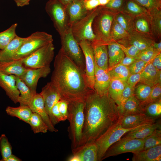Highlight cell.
<instances>
[{"instance_id": "52a82bcc", "label": "cell", "mask_w": 161, "mask_h": 161, "mask_svg": "<svg viewBox=\"0 0 161 161\" xmlns=\"http://www.w3.org/2000/svg\"><path fill=\"white\" fill-rule=\"evenodd\" d=\"M45 9L55 28L61 36L70 28L66 6L58 0H49Z\"/></svg>"}, {"instance_id": "b9f144b4", "label": "cell", "mask_w": 161, "mask_h": 161, "mask_svg": "<svg viewBox=\"0 0 161 161\" xmlns=\"http://www.w3.org/2000/svg\"><path fill=\"white\" fill-rule=\"evenodd\" d=\"M151 24L153 32L157 35L161 33V12L160 9L150 13Z\"/></svg>"}, {"instance_id": "8d00e7d4", "label": "cell", "mask_w": 161, "mask_h": 161, "mask_svg": "<svg viewBox=\"0 0 161 161\" xmlns=\"http://www.w3.org/2000/svg\"><path fill=\"white\" fill-rule=\"evenodd\" d=\"M144 113L151 118L156 119L161 115V98L148 104L144 109Z\"/></svg>"}, {"instance_id": "cb8c5ba5", "label": "cell", "mask_w": 161, "mask_h": 161, "mask_svg": "<svg viewBox=\"0 0 161 161\" xmlns=\"http://www.w3.org/2000/svg\"><path fill=\"white\" fill-rule=\"evenodd\" d=\"M72 151L80 161H97V149L95 143L80 147Z\"/></svg>"}, {"instance_id": "7c38bea8", "label": "cell", "mask_w": 161, "mask_h": 161, "mask_svg": "<svg viewBox=\"0 0 161 161\" xmlns=\"http://www.w3.org/2000/svg\"><path fill=\"white\" fill-rule=\"evenodd\" d=\"M79 44L84 57L85 74L86 81L89 88L94 90L96 63L91 42L87 40H83L79 42Z\"/></svg>"}, {"instance_id": "ffe728a7", "label": "cell", "mask_w": 161, "mask_h": 161, "mask_svg": "<svg viewBox=\"0 0 161 161\" xmlns=\"http://www.w3.org/2000/svg\"><path fill=\"white\" fill-rule=\"evenodd\" d=\"M155 120L144 113L129 114L122 116L120 124L123 128H131L143 124L153 123Z\"/></svg>"}, {"instance_id": "30bf717a", "label": "cell", "mask_w": 161, "mask_h": 161, "mask_svg": "<svg viewBox=\"0 0 161 161\" xmlns=\"http://www.w3.org/2000/svg\"><path fill=\"white\" fill-rule=\"evenodd\" d=\"M54 49L52 42L49 43L23 59V65L26 68L30 69L50 65L54 57Z\"/></svg>"}, {"instance_id": "8fae6325", "label": "cell", "mask_w": 161, "mask_h": 161, "mask_svg": "<svg viewBox=\"0 0 161 161\" xmlns=\"http://www.w3.org/2000/svg\"><path fill=\"white\" fill-rule=\"evenodd\" d=\"M143 139H121L111 145L106 151L102 159L128 152L136 153L143 149Z\"/></svg>"}, {"instance_id": "484cf974", "label": "cell", "mask_w": 161, "mask_h": 161, "mask_svg": "<svg viewBox=\"0 0 161 161\" xmlns=\"http://www.w3.org/2000/svg\"><path fill=\"white\" fill-rule=\"evenodd\" d=\"M159 128H161L160 120L128 132L124 135L121 139H144Z\"/></svg>"}, {"instance_id": "1f68e13d", "label": "cell", "mask_w": 161, "mask_h": 161, "mask_svg": "<svg viewBox=\"0 0 161 161\" xmlns=\"http://www.w3.org/2000/svg\"><path fill=\"white\" fill-rule=\"evenodd\" d=\"M141 113H144L141 101L133 95L125 102L122 116Z\"/></svg>"}, {"instance_id": "680465c9", "label": "cell", "mask_w": 161, "mask_h": 161, "mask_svg": "<svg viewBox=\"0 0 161 161\" xmlns=\"http://www.w3.org/2000/svg\"><path fill=\"white\" fill-rule=\"evenodd\" d=\"M136 60V59L135 58H132L126 56L123 58L119 64L126 66H129Z\"/></svg>"}, {"instance_id": "f5cc1de1", "label": "cell", "mask_w": 161, "mask_h": 161, "mask_svg": "<svg viewBox=\"0 0 161 161\" xmlns=\"http://www.w3.org/2000/svg\"><path fill=\"white\" fill-rule=\"evenodd\" d=\"M117 22L128 33L131 32L128 21L123 14L120 13L115 18Z\"/></svg>"}, {"instance_id": "c3c4849f", "label": "cell", "mask_w": 161, "mask_h": 161, "mask_svg": "<svg viewBox=\"0 0 161 161\" xmlns=\"http://www.w3.org/2000/svg\"><path fill=\"white\" fill-rule=\"evenodd\" d=\"M148 64L139 59H136L128 67L130 74L140 73Z\"/></svg>"}, {"instance_id": "83f0119b", "label": "cell", "mask_w": 161, "mask_h": 161, "mask_svg": "<svg viewBox=\"0 0 161 161\" xmlns=\"http://www.w3.org/2000/svg\"><path fill=\"white\" fill-rule=\"evenodd\" d=\"M106 44L109 58L108 69H109L119 64L125 57V54L117 43L111 41Z\"/></svg>"}, {"instance_id": "816d5d0a", "label": "cell", "mask_w": 161, "mask_h": 161, "mask_svg": "<svg viewBox=\"0 0 161 161\" xmlns=\"http://www.w3.org/2000/svg\"><path fill=\"white\" fill-rule=\"evenodd\" d=\"M68 104L67 101L62 99H60L58 102L59 111L64 121L67 119L68 118Z\"/></svg>"}, {"instance_id": "7a4b0ae2", "label": "cell", "mask_w": 161, "mask_h": 161, "mask_svg": "<svg viewBox=\"0 0 161 161\" xmlns=\"http://www.w3.org/2000/svg\"><path fill=\"white\" fill-rule=\"evenodd\" d=\"M51 82L61 99L68 103L85 101L93 91L88 85L85 72L65 53L61 48L56 56Z\"/></svg>"}, {"instance_id": "836d02e7", "label": "cell", "mask_w": 161, "mask_h": 161, "mask_svg": "<svg viewBox=\"0 0 161 161\" xmlns=\"http://www.w3.org/2000/svg\"><path fill=\"white\" fill-rule=\"evenodd\" d=\"M111 79H116L126 82L130 75L128 66L118 64L107 70Z\"/></svg>"}, {"instance_id": "7402d4cb", "label": "cell", "mask_w": 161, "mask_h": 161, "mask_svg": "<svg viewBox=\"0 0 161 161\" xmlns=\"http://www.w3.org/2000/svg\"><path fill=\"white\" fill-rule=\"evenodd\" d=\"M161 70L155 68L150 63L148 64L140 73L139 82L145 84L151 87L161 83Z\"/></svg>"}, {"instance_id": "ac0fdd59", "label": "cell", "mask_w": 161, "mask_h": 161, "mask_svg": "<svg viewBox=\"0 0 161 161\" xmlns=\"http://www.w3.org/2000/svg\"><path fill=\"white\" fill-rule=\"evenodd\" d=\"M95 75L94 91L100 95L108 93L111 78L108 71L100 68L95 63Z\"/></svg>"}, {"instance_id": "be15d7a7", "label": "cell", "mask_w": 161, "mask_h": 161, "mask_svg": "<svg viewBox=\"0 0 161 161\" xmlns=\"http://www.w3.org/2000/svg\"><path fill=\"white\" fill-rule=\"evenodd\" d=\"M67 160L69 161H80L78 157L74 155H73L72 156L70 157Z\"/></svg>"}, {"instance_id": "94428289", "label": "cell", "mask_w": 161, "mask_h": 161, "mask_svg": "<svg viewBox=\"0 0 161 161\" xmlns=\"http://www.w3.org/2000/svg\"><path fill=\"white\" fill-rule=\"evenodd\" d=\"M22 160L16 156L12 154L10 157H9L5 161H21Z\"/></svg>"}, {"instance_id": "6da1fadb", "label": "cell", "mask_w": 161, "mask_h": 161, "mask_svg": "<svg viewBox=\"0 0 161 161\" xmlns=\"http://www.w3.org/2000/svg\"><path fill=\"white\" fill-rule=\"evenodd\" d=\"M84 114L80 147L94 143L122 116L118 106L108 93L100 95L94 91L85 101Z\"/></svg>"}, {"instance_id": "74e56055", "label": "cell", "mask_w": 161, "mask_h": 161, "mask_svg": "<svg viewBox=\"0 0 161 161\" xmlns=\"http://www.w3.org/2000/svg\"><path fill=\"white\" fill-rule=\"evenodd\" d=\"M144 147L143 150L161 144V128L156 129L152 134L144 139Z\"/></svg>"}, {"instance_id": "60d3db41", "label": "cell", "mask_w": 161, "mask_h": 161, "mask_svg": "<svg viewBox=\"0 0 161 161\" xmlns=\"http://www.w3.org/2000/svg\"><path fill=\"white\" fill-rule=\"evenodd\" d=\"M152 45L145 49L141 51L135 58L136 59L142 60L148 64L151 63L154 58L160 53Z\"/></svg>"}, {"instance_id": "ee69618b", "label": "cell", "mask_w": 161, "mask_h": 161, "mask_svg": "<svg viewBox=\"0 0 161 161\" xmlns=\"http://www.w3.org/2000/svg\"><path fill=\"white\" fill-rule=\"evenodd\" d=\"M161 83H159L152 87L151 92L148 98L144 101H141V105L144 110L148 104L161 98Z\"/></svg>"}, {"instance_id": "e0dca14e", "label": "cell", "mask_w": 161, "mask_h": 161, "mask_svg": "<svg viewBox=\"0 0 161 161\" xmlns=\"http://www.w3.org/2000/svg\"><path fill=\"white\" fill-rule=\"evenodd\" d=\"M96 64L101 69L107 70L109 68V58L107 44L95 40L91 42Z\"/></svg>"}, {"instance_id": "6f0895ef", "label": "cell", "mask_w": 161, "mask_h": 161, "mask_svg": "<svg viewBox=\"0 0 161 161\" xmlns=\"http://www.w3.org/2000/svg\"><path fill=\"white\" fill-rule=\"evenodd\" d=\"M151 63L156 69L158 70L161 69V53L157 55L153 60Z\"/></svg>"}, {"instance_id": "9a60e30c", "label": "cell", "mask_w": 161, "mask_h": 161, "mask_svg": "<svg viewBox=\"0 0 161 161\" xmlns=\"http://www.w3.org/2000/svg\"><path fill=\"white\" fill-rule=\"evenodd\" d=\"M28 106L32 112L37 113L42 118L48 127V131L52 132L58 131L52 123L46 110L44 101L40 93H36L34 95Z\"/></svg>"}, {"instance_id": "603a6c76", "label": "cell", "mask_w": 161, "mask_h": 161, "mask_svg": "<svg viewBox=\"0 0 161 161\" xmlns=\"http://www.w3.org/2000/svg\"><path fill=\"white\" fill-rule=\"evenodd\" d=\"M16 35L15 38L3 49L0 50V62L13 60V57L27 39Z\"/></svg>"}, {"instance_id": "4316f807", "label": "cell", "mask_w": 161, "mask_h": 161, "mask_svg": "<svg viewBox=\"0 0 161 161\" xmlns=\"http://www.w3.org/2000/svg\"><path fill=\"white\" fill-rule=\"evenodd\" d=\"M124 38L126 39L125 44L123 45L134 46L140 51L152 45L154 42L150 39L136 32H130L128 36Z\"/></svg>"}, {"instance_id": "f6af8a7d", "label": "cell", "mask_w": 161, "mask_h": 161, "mask_svg": "<svg viewBox=\"0 0 161 161\" xmlns=\"http://www.w3.org/2000/svg\"><path fill=\"white\" fill-rule=\"evenodd\" d=\"M145 9L148 12L151 13L160 9L161 0H133Z\"/></svg>"}, {"instance_id": "ba28073f", "label": "cell", "mask_w": 161, "mask_h": 161, "mask_svg": "<svg viewBox=\"0 0 161 161\" xmlns=\"http://www.w3.org/2000/svg\"><path fill=\"white\" fill-rule=\"evenodd\" d=\"M27 38L14 56L13 60L23 59L53 41L52 36L44 32H35Z\"/></svg>"}, {"instance_id": "5bb4252c", "label": "cell", "mask_w": 161, "mask_h": 161, "mask_svg": "<svg viewBox=\"0 0 161 161\" xmlns=\"http://www.w3.org/2000/svg\"><path fill=\"white\" fill-rule=\"evenodd\" d=\"M50 65L37 69L27 68L19 78L33 91L36 92L39 79L45 78L50 73Z\"/></svg>"}, {"instance_id": "d4e9b609", "label": "cell", "mask_w": 161, "mask_h": 161, "mask_svg": "<svg viewBox=\"0 0 161 161\" xmlns=\"http://www.w3.org/2000/svg\"><path fill=\"white\" fill-rule=\"evenodd\" d=\"M133 154L132 161H160L161 144Z\"/></svg>"}, {"instance_id": "44dd1931", "label": "cell", "mask_w": 161, "mask_h": 161, "mask_svg": "<svg viewBox=\"0 0 161 161\" xmlns=\"http://www.w3.org/2000/svg\"><path fill=\"white\" fill-rule=\"evenodd\" d=\"M23 59H13L0 62V72L6 75H13L20 77L27 69L23 65Z\"/></svg>"}, {"instance_id": "5b68a950", "label": "cell", "mask_w": 161, "mask_h": 161, "mask_svg": "<svg viewBox=\"0 0 161 161\" xmlns=\"http://www.w3.org/2000/svg\"><path fill=\"white\" fill-rule=\"evenodd\" d=\"M112 10L100 6L99 12L94 18L92 24V28L96 36V40L106 43L111 41L110 32L114 19Z\"/></svg>"}, {"instance_id": "e575fe53", "label": "cell", "mask_w": 161, "mask_h": 161, "mask_svg": "<svg viewBox=\"0 0 161 161\" xmlns=\"http://www.w3.org/2000/svg\"><path fill=\"white\" fill-rule=\"evenodd\" d=\"M17 23L12 24L4 31L0 32V49L4 48L16 37Z\"/></svg>"}, {"instance_id": "11a10c76", "label": "cell", "mask_w": 161, "mask_h": 161, "mask_svg": "<svg viewBox=\"0 0 161 161\" xmlns=\"http://www.w3.org/2000/svg\"><path fill=\"white\" fill-rule=\"evenodd\" d=\"M84 4L86 10H92L100 6L98 0H83Z\"/></svg>"}, {"instance_id": "f35d334b", "label": "cell", "mask_w": 161, "mask_h": 161, "mask_svg": "<svg viewBox=\"0 0 161 161\" xmlns=\"http://www.w3.org/2000/svg\"><path fill=\"white\" fill-rule=\"evenodd\" d=\"M12 146L4 134L0 137V151L2 159L0 161H5L12 153Z\"/></svg>"}, {"instance_id": "d6a6232c", "label": "cell", "mask_w": 161, "mask_h": 161, "mask_svg": "<svg viewBox=\"0 0 161 161\" xmlns=\"http://www.w3.org/2000/svg\"><path fill=\"white\" fill-rule=\"evenodd\" d=\"M28 124L35 134L46 133L48 130V127L42 118L35 113H32Z\"/></svg>"}, {"instance_id": "2e32d148", "label": "cell", "mask_w": 161, "mask_h": 161, "mask_svg": "<svg viewBox=\"0 0 161 161\" xmlns=\"http://www.w3.org/2000/svg\"><path fill=\"white\" fill-rule=\"evenodd\" d=\"M16 76L7 75L0 72V86L15 103H18L20 92L16 84Z\"/></svg>"}, {"instance_id": "ab89813d", "label": "cell", "mask_w": 161, "mask_h": 161, "mask_svg": "<svg viewBox=\"0 0 161 161\" xmlns=\"http://www.w3.org/2000/svg\"><path fill=\"white\" fill-rule=\"evenodd\" d=\"M152 88L150 86L141 83L134 87V95L140 101H144L149 97Z\"/></svg>"}, {"instance_id": "91938a15", "label": "cell", "mask_w": 161, "mask_h": 161, "mask_svg": "<svg viewBox=\"0 0 161 161\" xmlns=\"http://www.w3.org/2000/svg\"><path fill=\"white\" fill-rule=\"evenodd\" d=\"M18 7H22L29 4L31 0H13Z\"/></svg>"}, {"instance_id": "9f6ffc18", "label": "cell", "mask_w": 161, "mask_h": 161, "mask_svg": "<svg viewBox=\"0 0 161 161\" xmlns=\"http://www.w3.org/2000/svg\"><path fill=\"white\" fill-rule=\"evenodd\" d=\"M51 113L53 116L59 123L61 121H64L59 111L58 102L55 104L52 107L51 109Z\"/></svg>"}, {"instance_id": "03108f58", "label": "cell", "mask_w": 161, "mask_h": 161, "mask_svg": "<svg viewBox=\"0 0 161 161\" xmlns=\"http://www.w3.org/2000/svg\"><path fill=\"white\" fill-rule=\"evenodd\" d=\"M62 4L66 6L73 0H58Z\"/></svg>"}, {"instance_id": "7bdbcfd3", "label": "cell", "mask_w": 161, "mask_h": 161, "mask_svg": "<svg viewBox=\"0 0 161 161\" xmlns=\"http://www.w3.org/2000/svg\"><path fill=\"white\" fill-rule=\"evenodd\" d=\"M124 7L126 11L136 15H141L148 12L145 9L133 0H126Z\"/></svg>"}, {"instance_id": "bcb514c9", "label": "cell", "mask_w": 161, "mask_h": 161, "mask_svg": "<svg viewBox=\"0 0 161 161\" xmlns=\"http://www.w3.org/2000/svg\"><path fill=\"white\" fill-rule=\"evenodd\" d=\"M136 29L139 32L148 33L150 31L148 20L144 16H139L136 19L134 23Z\"/></svg>"}, {"instance_id": "4dcf8cb0", "label": "cell", "mask_w": 161, "mask_h": 161, "mask_svg": "<svg viewBox=\"0 0 161 161\" xmlns=\"http://www.w3.org/2000/svg\"><path fill=\"white\" fill-rule=\"evenodd\" d=\"M127 83L116 79H111L108 93L118 106L120 104L121 94Z\"/></svg>"}, {"instance_id": "3957f363", "label": "cell", "mask_w": 161, "mask_h": 161, "mask_svg": "<svg viewBox=\"0 0 161 161\" xmlns=\"http://www.w3.org/2000/svg\"><path fill=\"white\" fill-rule=\"evenodd\" d=\"M85 101H79L68 104L67 119L69 123L68 131L72 151L79 147L82 140L84 123V109Z\"/></svg>"}, {"instance_id": "d590c367", "label": "cell", "mask_w": 161, "mask_h": 161, "mask_svg": "<svg viewBox=\"0 0 161 161\" xmlns=\"http://www.w3.org/2000/svg\"><path fill=\"white\" fill-rule=\"evenodd\" d=\"M128 35L129 33L117 22L115 18L114 19L110 32L111 41L112 40L116 41L123 39L126 37Z\"/></svg>"}, {"instance_id": "d6986e66", "label": "cell", "mask_w": 161, "mask_h": 161, "mask_svg": "<svg viewBox=\"0 0 161 161\" xmlns=\"http://www.w3.org/2000/svg\"><path fill=\"white\" fill-rule=\"evenodd\" d=\"M70 28L76 22L83 17L88 11L83 0H73L66 6Z\"/></svg>"}, {"instance_id": "e7e4bbea", "label": "cell", "mask_w": 161, "mask_h": 161, "mask_svg": "<svg viewBox=\"0 0 161 161\" xmlns=\"http://www.w3.org/2000/svg\"><path fill=\"white\" fill-rule=\"evenodd\" d=\"M110 0H98L100 6H104Z\"/></svg>"}, {"instance_id": "277c9868", "label": "cell", "mask_w": 161, "mask_h": 161, "mask_svg": "<svg viewBox=\"0 0 161 161\" xmlns=\"http://www.w3.org/2000/svg\"><path fill=\"white\" fill-rule=\"evenodd\" d=\"M121 118L94 142L97 149V161H102L109 148L114 143L120 140L125 134L151 124H143L133 128L126 129L123 128L121 125Z\"/></svg>"}, {"instance_id": "f546056e", "label": "cell", "mask_w": 161, "mask_h": 161, "mask_svg": "<svg viewBox=\"0 0 161 161\" xmlns=\"http://www.w3.org/2000/svg\"><path fill=\"white\" fill-rule=\"evenodd\" d=\"M7 114L12 117H16L28 123L32 113L28 106H20L18 107L7 106L5 110Z\"/></svg>"}, {"instance_id": "7dc6e473", "label": "cell", "mask_w": 161, "mask_h": 161, "mask_svg": "<svg viewBox=\"0 0 161 161\" xmlns=\"http://www.w3.org/2000/svg\"><path fill=\"white\" fill-rule=\"evenodd\" d=\"M134 88L129 86L127 83L121 94L120 104L118 107L122 114L124 105L126 101L134 94Z\"/></svg>"}, {"instance_id": "9c48e42d", "label": "cell", "mask_w": 161, "mask_h": 161, "mask_svg": "<svg viewBox=\"0 0 161 161\" xmlns=\"http://www.w3.org/2000/svg\"><path fill=\"white\" fill-rule=\"evenodd\" d=\"M61 47L66 55L85 72L84 56L79 43L74 38L70 28L60 37Z\"/></svg>"}, {"instance_id": "6125c7cd", "label": "cell", "mask_w": 161, "mask_h": 161, "mask_svg": "<svg viewBox=\"0 0 161 161\" xmlns=\"http://www.w3.org/2000/svg\"><path fill=\"white\" fill-rule=\"evenodd\" d=\"M153 47L155 49L157 50L160 52L161 51V42L160 41L159 43H157L154 42L152 44Z\"/></svg>"}, {"instance_id": "db71d44e", "label": "cell", "mask_w": 161, "mask_h": 161, "mask_svg": "<svg viewBox=\"0 0 161 161\" xmlns=\"http://www.w3.org/2000/svg\"><path fill=\"white\" fill-rule=\"evenodd\" d=\"M140 73L130 74L126 82L130 86L134 88L136 84L139 82Z\"/></svg>"}, {"instance_id": "f907efd6", "label": "cell", "mask_w": 161, "mask_h": 161, "mask_svg": "<svg viewBox=\"0 0 161 161\" xmlns=\"http://www.w3.org/2000/svg\"><path fill=\"white\" fill-rule=\"evenodd\" d=\"M126 0H110L105 5L103 6L111 10H118L124 7Z\"/></svg>"}, {"instance_id": "681fc988", "label": "cell", "mask_w": 161, "mask_h": 161, "mask_svg": "<svg viewBox=\"0 0 161 161\" xmlns=\"http://www.w3.org/2000/svg\"><path fill=\"white\" fill-rule=\"evenodd\" d=\"M117 43L126 56L135 58L140 52L137 47L134 46H125L118 43Z\"/></svg>"}, {"instance_id": "8992f818", "label": "cell", "mask_w": 161, "mask_h": 161, "mask_svg": "<svg viewBox=\"0 0 161 161\" xmlns=\"http://www.w3.org/2000/svg\"><path fill=\"white\" fill-rule=\"evenodd\" d=\"M99 10L100 6L88 11L83 17L75 23L70 27L73 35L78 43L83 40H87L91 42L96 40L92 24Z\"/></svg>"}, {"instance_id": "f1b7e54d", "label": "cell", "mask_w": 161, "mask_h": 161, "mask_svg": "<svg viewBox=\"0 0 161 161\" xmlns=\"http://www.w3.org/2000/svg\"><path fill=\"white\" fill-rule=\"evenodd\" d=\"M16 84L20 92L18 103L20 106H28L37 93L32 91L18 77L16 76Z\"/></svg>"}, {"instance_id": "4fadbf2b", "label": "cell", "mask_w": 161, "mask_h": 161, "mask_svg": "<svg viewBox=\"0 0 161 161\" xmlns=\"http://www.w3.org/2000/svg\"><path fill=\"white\" fill-rule=\"evenodd\" d=\"M40 93L43 98L46 110L52 123L55 126L59 122L52 115L51 109L54 105L61 99L60 95L51 81L47 83L42 88Z\"/></svg>"}]
</instances>
